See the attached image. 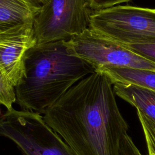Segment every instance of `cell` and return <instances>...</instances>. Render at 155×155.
Here are the masks:
<instances>
[{
  "mask_svg": "<svg viewBox=\"0 0 155 155\" xmlns=\"http://www.w3.org/2000/svg\"><path fill=\"white\" fill-rule=\"evenodd\" d=\"M112 82L94 72L71 87L43 114L75 155H121L128 125Z\"/></svg>",
  "mask_w": 155,
  "mask_h": 155,
  "instance_id": "cell-1",
  "label": "cell"
},
{
  "mask_svg": "<svg viewBox=\"0 0 155 155\" xmlns=\"http://www.w3.org/2000/svg\"><path fill=\"white\" fill-rule=\"evenodd\" d=\"M94 72L68 52L64 41L36 44L24 55L16 103L22 110L44 114L71 87Z\"/></svg>",
  "mask_w": 155,
  "mask_h": 155,
  "instance_id": "cell-2",
  "label": "cell"
},
{
  "mask_svg": "<svg viewBox=\"0 0 155 155\" xmlns=\"http://www.w3.org/2000/svg\"><path fill=\"white\" fill-rule=\"evenodd\" d=\"M0 137L12 141L23 155H75L43 115L12 108L0 116Z\"/></svg>",
  "mask_w": 155,
  "mask_h": 155,
  "instance_id": "cell-3",
  "label": "cell"
},
{
  "mask_svg": "<svg viewBox=\"0 0 155 155\" xmlns=\"http://www.w3.org/2000/svg\"><path fill=\"white\" fill-rule=\"evenodd\" d=\"M89 28L122 44H155V8L119 5L93 10Z\"/></svg>",
  "mask_w": 155,
  "mask_h": 155,
  "instance_id": "cell-4",
  "label": "cell"
},
{
  "mask_svg": "<svg viewBox=\"0 0 155 155\" xmlns=\"http://www.w3.org/2000/svg\"><path fill=\"white\" fill-rule=\"evenodd\" d=\"M68 52L89 64L95 72L105 67H122L155 71V64L108 39L90 28L64 41Z\"/></svg>",
  "mask_w": 155,
  "mask_h": 155,
  "instance_id": "cell-5",
  "label": "cell"
},
{
  "mask_svg": "<svg viewBox=\"0 0 155 155\" xmlns=\"http://www.w3.org/2000/svg\"><path fill=\"white\" fill-rule=\"evenodd\" d=\"M87 0H49L33 22L36 44L65 41L89 27Z\"/></svg>",
  "mask_w": 155,
  "mask_h": 155,
  "instance_id": "cell-6",
  "label": "cell"
},
{
  "mask_svg": "<svg viewBox=\"0 0 155 155\" xmlns=\"http://www.w3.org/2000/svg\"><path fill=\"white\" fill-rule=\"evenodd\" d=\"M36 44L33 24L16 26L0 33V70L15 87L22 74L24 55Z\"/></svg>",
  "mask_w": 155,
  "mask_h": 155,
  "instance_id": "cell-7",
  "label": "cell"
},
{
  "mask_svg": "<svg viewBox=\"0 0 155 155\" xmlns=\"http://www.w3.org/2000/svg\"><path fill=\"white\" fill-rule=\"evenodd\" d=\"M41 7L27 0H0V33L16 26L33 24Z\"/></svg>",
  "mask_w": 155,
  "mask_h": 155,
  "instance_id": "cell-8",
  "label": "cell"
},
{
  "mask_svg": "<svg viewBox=\"0 0 155 155\" xmlns=\"http://www.w3.org/2000/svg\"><path fill=\"white\" fill-rule=\"evenodd\" d=\"M117 96L139 110L155 123V91L132 84L114 82Z\"/></svg>",
  "mask_w": 155,
  "mask_h": 155,
  "instance_id": "cell-9",
  "label": "cell"
},
{
  "mask_svg": "<svg viewBox=\"0 0 155 155\" xmlns=\"http://www.w3.org/2000/svg\"><path fill=\"white\" fill-rule=\"evenodd\" d=\"M96 72L105 74L112 84H132L155 91V71L122 67H105Z\"/></svg>",
  "mask_w": 155,
  "mask_h": 155,
  "instance_id": "cell-10",
  "label": "cell"
},
{
  "mask_svg": "<svg viewBox=\"0 0 155 155\" xmlns=\"http://www.w3.org/2000/svg\"><path fill=\"white\" fill-rule=\"evenodd\" d=\"M137 115L143 133L148 155H155V123L137 110Z\"/></svg>",
  "mask_w": 155,
  "mask_h": 155,
  "instance_id": "cell-11",
  "label": "cell"
},
{
  "mask_svg": "<svg viewBox=\"0 0 155 155\" xmlns=\"http://www.w3.org/2000/svg\"><path fill=\"white\" fill-rule=\"evenodd\" d=\"M14 103H16L15 87L0 70V105L10 110Z\"/></svg>",
  "mask_w": 155,
  "mask_h": 155,
  "instance_id": "cell-12",
  "label": "cell"
},
{
  "mask_svg": "<svg viewBox=\"0 0 155 155\" xmlns=\"http://www.w3.org/2000/svg\"><path fill=\"white\" fill-rule=\"evenodd\" d=\"M122 45L128 50L155 64V44H129Z\"/></svg>",
  "mask_w": 155,
  "mask_h": 155,
  "instance_id": "cell-13",
  "label": "cell"
},
{
  "mask_svg": "<svg viewBox=\"0 0 155 155\" xmlns=\"http://www.w3.org/2000/svg\"><path fill=\"white\" fill-rule=\"evenodd\" d=\"M131 0H87L88 7L93 10H98L115 6L117 4L127 2Z\"/></svg>",
  "mask_w": 155,
  "mask_h": 155,
  "instance_id": "cell-14",
  "label": "cell"
},
{
  "mask_svg": "<svg viewBox=\"0 0 155 155\" xmlns=\"http://www.w3.org/2000/svg\"><path fill=\"white\" fill-rule=\"evenodd\" d=\"M121 155H143L133 140L124 142L121 147ZM148 155V154H147Z\"/></svg>",
  "mask_w": 155,
  "mask_h": 155,
  "instance_id": "cell-15",
  "label": "cell"
},
{
  "mask_svg": "<svg viewBox=\"0 0 155 155\" xmlns=\"http://www.w3.org/2000/svg\"><path fill=\"white\" fill-rule=\"evenodd\" d=\"M27 1H30V2H31L32 4L36 5L39 6V7H41L43 4H44L43 0H27Z\"/></svg>",
  "mask_w": 155,
  "mask_h": 155,
  "instance_id": "cell-16",
  "label": "cell"
},
{
  "mask_svg": "<svg viewBox=\"0 0 155 155\" xmlns=\"http://www.w3.org/2000/svg\"><path fill=\"white\" fill-rule=\"evenodd\" d=\"M44 1V4H45L46 2H47L49 0H43Z\"/></svg>",
  "mask_w": 155,
  "mask_h": 155,
  "instance_id": "cell-17",
  "label": "cell"
}]
</instances>
